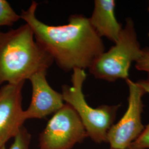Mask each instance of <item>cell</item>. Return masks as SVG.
Here are the masks:
<instances>
[{
	"instance_id": "6da1fadb",
	"label": "cell",
	"mask_w": 149,
	"mask_h": 149,
	"mask_svg": "<svg viewBox=\"0 0 149 149\" xmlns=\"http://www.w3.org/2000/svg\"><path fill=\"white\" fill-rule=\"evenodd\" d=\"M38 3L33 1L21 19L32 28L35 39L53 58L61 69L68 72L75 69H89L105 52L102 38L91 26L89 18L82 15H71L68 23L51 26L36 16Z\"/></svg>"
},
{
	"instance_id": "7a4b0ae2",
	"label": "cell",
	"mask_w": 149,
	"mask_h": 149,
	"mask_svg": "<svg viewBox=\"0 0 149 149\" xmlns=\"http://www.w3.org/2000/svg\"><path fill=\"white\" fill-rule=\"evenodd\" d=\"M53 62L27 23L0 32V87L4 84L24 83L35 73L47 70Z\"/></svg>"
},
{
	"instance_id": "3957f363",
	"label": "cell",
	"mask_w": 149,
	"mask_h": 149,
	"mask_svg": "<svg viewBox=\"0 0 149 149\" xmlns=\"http://www.w3.org/2000/svg\"><path fill=\"white\" fill-rule=\"evenodd\" d=\"M72 71V85L62 86L64 101L76 112L88 137L98 144L107 143L108 131L114 124L121 105L91 107L83 92V85L87 77L85 70L75 69Z\"/></svg>"
},
{
	"instance_id": "277c9868",
	"label": "cell",
	"mask_w": 149,
	"mask_h": 149,
	"mask_svg": "<svg viewBox=\"0 0 149 149\" xmlns=\"http://www.w3.org/2000/svg\"><path fill=\"white\" fill-rule=\"evenodd\" d=\"M114 44L89 68L90 73L96 79L112 82L119 79L126 80L132 64L140 58L142 49L132 18L126 19L125 26Z\"/></svg>"
},
{
	"instance_id": "5b68a950",
	"label": "cell",
	"mask_w": 149,
	"mask_h": 149,
	"mask_svg": "<svg viewBox=\"0 0 149 149\" xmlns=\"http://www.w3.org/2000/svg\"><path fill=\"white\" fill-rule=\"evenodd\" d=\"M88 137L74 109L65 104L48 123L39 136L40 149H72Z\"/></svg>"
},
{
	"instance_id": "8992f818",
	"label": "cell",
	"mask_w": 149,
	"mask_h": 149,
	"mask_svg": "<svg viewBox=\"0 0 149 149\" xmlns=\"http://www.w3.org/2000/svg\"><path fill=\"white\" fill-rule=\"evenodd\" d=\"M129 88L128 106L122 117L112 125L107 134V143L113 149H127L144 130L142 114L144 91L129 78L125 80Z\"/></svg>"
},
{
	"instance_id": "52a82bcc",
	"label": "cell",
	"mask_w": 149,
	"mask_h": 149,
	"mask_svg": "<svg viewBox=\"0 0 149 149\" xmlns=\"http://www.w3.org/2000/svg\"><path fill=\"white\" fill-rule=\"evenodd\" d=\"M24 84H6L0 87V149L16 136L26 120L22 108Z\"/></svg>"
},
{
	"instance_id": "ba28073f",
	"label": "cell",
	"mask_w": 149,
	"mask_h": 149,
	"mask_svg": "<svg viewBox=\"0 0 149 149\" xmlns=\"http://www.w3.org/2000/svg\"><path fill=\"white\" fill-rule=\"evenodd\" d=\"M47 71L42 70L33 74L29 80L32 84V100L24 111V118L43 119L55 113L64 106L61 93L54 90L47 80Z\"/></svg>"
},
{
	"instance_id": "9c48e42d",
	"label": "cell",
	"mask_w": 149,
	"mask_h": 149,
	"mask_svg": "<svg viewBox=\"0 0 149 149\" xmlns=\"http://www.w3.org/2000/svg\"><path fill=\"white\" fill-rule=\"evenodd\" d=\"M114 0H95L94 8L89 20L91 24L101 38L106 37L116 43L123 29L115 14Z\"/></svg>"
},
{
	"instance_id": "30bf717a",
	"label": "cell",
	"mask_w": 149,
	"mask_h": 149,
	"mask_svg": "<svg viewBox=\"0 0 149 149\" xmlns=\"http://www.w3.org/2000/svg\"><path fill=\"white\" fill-rule=\"evenodd\" d=\"M21 19V16L17 14L6 0H0V27L12 26Z\"/></svg>"
},
{
	"instance_id": "8fae6325",
	"label": "cell",
	"mask_w": 149,
	"mask_h": 149,
	"mask_svg": "<svg viewBox=\"0 0 149 149\" xmlns=\"http://www.w3.org/2000/svg\"><path fill=\"white\" fill-rule=\"evenodd\" d=\"M31 135L24 126L14 138L13 144L8 149H29ZM0 149H6L5 146Z\"/></svg>"
},
{
	"instance_id": "7c38bea8",
	"label": "cell",
	"mask_w": 149,
	"mask_h": 149,
	"mask_svg": "<svg viewBox=\"0 0 149 149\" xmlns=\"http://www.w3.org/2000/svg\"><path fill=\"white\" fill-rule=\"evenodd\" d=\"M132 149H149V123L138 137L128 148Z\"/></svg>"
},
{
	"instance_id": "4fadbf2b",
	"label": "cell",
	"mask_w": 149,
	"mask_h": 149,
	"mask_svg": "<svg viewBox=\"0 0 149 149\" xmlns=\"http://www.w3.org/2000/svg\"><path fill=\"white\" fill-rule=\"evenodd\" d=\"M135 68L141 71L149 74V48L142 49V54L140 58L135 63Z\"/></svg>"
},
{
	"instance_id": "5bb4252c",
	"label": "cell",
	"mask_w": 149,
	"mask_h": 149,
	"mask_svg": "<svg viewBox=\"0 0 149 149\" xmlns=\"http://www.w3.org/2000/svg\"><path fill=\"white\" fill-rule=\"evenodd\" d=\"M136 82L144 91L145 93H149V74L146 79L139 80Z\"/></svg>"
},
{
	"instance_id": "9a60e30c",
	"label": "cell",
	"mask_w": 149,
	"mask_h": 149,
	"mask_svg": "<svg viewBox=\"0 0 149 149\" xmlns=\"http://www.w3.org/2000/svg\"><path fill=\"white\" fill-rule=\"evenodd\" d=\"M148 36H149V34H148Z\"/></svg>"
},
{
	"instance_id": "2e32d148",
	"label": "cell",
	"mask_w": 149,
	"mask_h": 149,
	"mask_svg": "<svg viewBox=\"0 0 149 149\" xmlns=\"http://www.w3.org/2000/svg\"><path fill=\"white\" fill-rule=\"evenodd\" d=\"M130 149V148H128V149Z\"/></svg>"
},
{
	"instance_id": "e0dca14e",
	"label": "cell",
	"mask_w": 149,
	"mask_h": 149,
	"mask_svg": "<svg viewBox=\"0 0 149 149\" xmlns=\"http://www.w3.org/2000/svg\"><path fill=\"white\" fill-rule=\"evenodd\" d=\"M112 149V148H110V149Z\"/></svg>"
}]
</instances>
